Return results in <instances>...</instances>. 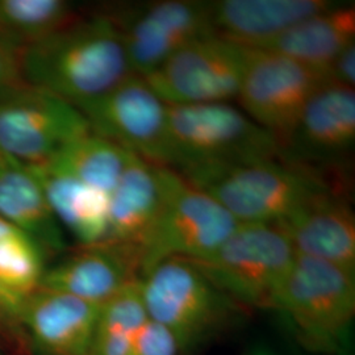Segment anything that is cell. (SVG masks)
<instances>
[{
    "mask_svg": "<svg viewBox=\"0 0 355 355\" xmlns=\"http://www.w3.org/2000/svg\"><path fill=\"white\" fill-rule=\"evenodd\" d=\"M24 83L45 89L76 108L133 76L121 32L112 16L73 20L21 49Z\"/></svg>",
    "mask_w": 355,
    "mask_h": 355,
    "instance_id": "6da1fadb",
    "label": "cell"
},
{
    "mask_svg": "<svg viewBox=\"0 0 355 355\" xmlns=\"http://www.w3.org/2000/svg\"><path fill=\"white\" fill-rule=\"evenodd\" d=\"M280 158L211 166L182 175L241 224H280L313 196L329 190L308 167Z\"/></svg>",
    "mask_w": 355,
    "mask_h": 355,
    "instance_id": "7a4b0ae2",
    "label": "cell"
},
{
    "mask_svg": "<svg viewBox=\"0 0 355 355\" xmlns=\"http://www.w3.org/2000/svg\"><path fill=\"white\" fill-rule=\"evenodd\" d=\"M167 166L180 174L211 166L279 158L270 132L230 103L167 104Z\"/></svg>",
    "mask_w": 355,
    "mask_h": 355,
    "instance_id": "3957f363",
    "label": "cell"
},
{
    "mask_svg": "<svg viewBox=\"0 0 355 355\" xmlns=\"http://www.w3.org/2000/svg\"><path fill=\"white\" fill-rule=\"evenodd\" d=\"M270 309L290 322L308 349L338 353L354 320L355 272L295 254Z\"/></svg>",
    "mask_w": 355,
    "mask_h": 355,
    "instance_id": "277c9868",
    "label": "cell"
},
{
    "mask_svg": "<svg viewBox=\"0 0 355 355\" xmlns=\"http://www.w3.org/2000/svg\"><path fill=\"white\" fill-rule=\"evenodd\" d=\"M161 205L139 245L140 278L171 258L203 259L239 228V223L209 193L175 170L157 166Z\"/></svg>",
    "mask_w": 355,
    "mask_h": 355,
    "instance_id": "5b68a950",
    "label": "cell"
},
{
    "mask_svg": "<svg viewBox=\"0 0 355 355\" xmlns=\"http://www.w3.org/2000/svg\"><path fill=\"white\" fill-rule=\"evenodd\" d=\"M278 224H240L214 253L189 261L234 304L270 309L295 258Z\"/></svg>",
    "mask_w": 355,
    "mask_h": 355,
    "instance_id": "8992f818",
    "label": "cell"
},
{
    "mask_svg": "<svg viewBox=\"0 0 355 355\" xmlns=\"http://www.w3.org/2000/svg\"><path fill=\"white\" fill-rule=\"evenodd\" d=\"M139 284L148 318L171 331L182 349L214 333L236 305L180 258L155 265Z\"/></svg>",
    "mask_w": 355,
    "mask_h": 355,
    "instance_id": "52a82bcc",
    "label": "cell"
},
{
    "mask_svg": "<svg viewBox=\"0 0 355 355\" xmlns=\"http://www.w3.org/2000/svg\"><path fill=\"white\" fill-rule=\"evenodd\" d=\"M91 132L74 104L21 85L0 96V155L16 165H46L69 142Z\"/></svg>",
    "mask_w": 355,
    "mask_h": 355,
    "instance_id": "ba28073f",
    "label": "cell"
},
{
    "mask_svg": "<svg viewBox=\"0 0 355 355\" xmlns=\"http://www.w3.org/2000/svg\"><path fill=\"white\" fill-rule=\"evenodd\" d=\"M250 48L214 33L174 53L145 80L170 105L237 99Z\"/></svg>",
    "mask_w": 355,
    "mask_h": 355,
    "instance_id": "9c48e42d",
    "label": "cell"
},
{
    "mask_svg": "<svg viewBox=\"0 0 355 355\" xmlns=\"http://www.w3.org/2000/svg\"><path fill=\"white\" fill-rule=\"evenodd\" d=\"M327 73L272 51L250 48L239 92L241 110L279 141L283 150Z\"/></svg>",
    "mask_w": 355,
    "mask_h": 355,
    "instance_id": "30bf717a",
    "label": "cell"
},
{
    "mask_svg": "<svg viewBox=\"0 0 355 355\" xmlns=\"http://www.w3.org/2000/svg\"><path fill=\"white\" fill-rule=\"evenodd\" d=\"M78 110L92 133L153 165L167 166V104L145 78L133 74Z\"/></svg>",
    "mask_w": 355,
    "mask_h": 355,
    "instance_id": "8fae6325",
    "label": "cell"
},
{
    "mask_svg": "<svg viewBox=\"0 0 355 355\" xmlns=\"http://www.w3.org/2000/svg\"><path fill=\"white\" fill-rule=\"evenodd\" d=\"M212 3L162 0L114 17L133 74L145 78L179 49L214 35Z\"/></svg>",
    "mask_w": 355,
    "mask_h": 355,
    "instance_id": "7c38bea8",
    "label": "cell"
},
{
    "mask_svg": "<svg viewBox=\"0 0 355 355\" xmlns=\"http://www.w3.org/2000/svg\"><path fill=\"white\" fill-rule=\"evenodd\" d=\"M140 279L137 246L103 241L45 268L40 288L64 292L102 305L128 284Z\"/></svg>",
    "mask_w": 355,
    "mask_h": 355,
    "instance_id": "4fadbf2b",
    "label": "cell"
},
{
    "mask_svg": "<svg viewBox=\"0 0 355 355\" xmlns=\"http://www.w3.org/2000/svg\"><path fill=\"white\" fill-rule=\"evenodd\" d=\"M101 308L64 292L38 288L24 299L21 325L41 355H87Z\"/></svg>",
    "mask_w": 355,
    "mask_h": 355,
    "instance_id": "5bb4252c",
    "label": "cell"
},
{
    "mask_svg": "<svg viewBox=\"0 0 355 355\" xmlns=\"http://www.w3.org/2000/svg\"><path fill=\"white\" fill-rule=\"evenodd\" d=\"M295 253L355 272V216L338 193L322 191L278 224Z\"/></svg>",
    "mask_w": 355,
    "mask_h": 355,
    "instance_id": "9a60e30c",
    "label": "cell"
},
{
    "mask_svg": "<svg viewBox=\"0 0 355 355\" xmlns=\"http://www.w3.org/2000/svg\"><path fill=\"white\" fill-rule=\"evenodd\" d=\"M354 142V89L328 80L306 104L286 149L297 158L328 161Z\"/></svg>",
    "mask_w": 355,
    "mask_h": 355,
    "instance_id": "2e32d148",
    "label": "cell"
},
{
    "mask_svg": "<svg viewBox=\"0 0 355 355\" xmlns=\"http://www.w3.org/2000/svg\"><path fill=\"white\" fill-rule=\"evenodd\" d=\"M334 4L331 0H220L212 3V24L221 37L258 49Z\"/></svg>",
    "mask_w": 355,
    "mask_h": 355,
    "instance_id": "e0dca14e",
    "label": "cell"
},
{
    "mask_svg": "<svg viewBox=\"0 0 355 355\" xmlns=\"http://www.w3.org/2000/svg\"><path fill=\"white\" fill-rule=\"evenodd\" d=\"M159 205L157 165L129 153L124 171L108 195V232L104 241L139 248L155 221Z\"/></svg>",
    "mask_w": 355,
    "mask_h": 355,
    "instance_id": "ac0fdd59",
    "label": "cell"
},
{
    "mask_svg": "<svg viewBox=\"0 0 355 355\" xmlns=\"http://www.w3.org/2000/svg\"><path fill=\"white\" fill-rule=\"evenodd\" d=\"M355 42V7L336 3L258 48L278 53L328 74L336 57ZM329 76V74H328Z\"/></svg>",
    "mask_w": 355,
    "mask_h": 355,
    "instance_id": "d6986e66",
    "label": "cell"
},
{
    "mask_svg": "<svg viewBox=\"0 0 355 355\" xmlns=\"http://www.w3.org/2000/svg\"><path fill=\"white\" fill-rule=\"evenodd\" d=\"M0 217L21 229L45 254L64 249L61 224L51 211L37 178L23 166L0 165Z\"/></svg>",
    "mask_w": 355,
    "mask_h": 355,
    "instance_id": "ffe728a7",
    "label": "cell"
},
{
    "mask_svg": "<svg viewBox=\"0 0 355 355\" xmlns=\"http://www.w3.org/2000/svg\"><path fill=\"white\" fill-rule=\"evenodd\" d=\"M37 178L51 211L83 246L105 240L108 232V195L51 170L26 167Z\"/></svg>",
    "mask_w": 355,
    "mask_h": 355,
    "instance_id": "44dd1931",
    "label": "cell"
},
{
    "mask_svg": "<svg viewBox=\"0 0 355 355\" xmlns=\"http://www.w3.org/2000/svg\"><path fill=\"white\" fill-rule=\"evenodd\" d=\"M129 153L89 132L69 142L44 166L110 195L124 171Z\"/></svg>",
    "mask_w": 355,
    "mask_h": 355,
    "instance_id": "7402d4cb",
    "label": "cell"
},
{
    "mask_svg": "<svg viewBox=\"0 0 355 355\" xmlns=\"http://www.w3.org/2000/svg\"><path fill=\"white\" fill-rule=\"evenodd\" d=\"M148 320L136 280L102 304L87 355H128Z\"/></svg>",
    "mask_w": 355,
    "mask_h": 355,
    "instance_id": "603a6c76",
    "label": "cell"
},
{
    "mask_svg": "<svg viewBox=\"0 0 355 355\" xmlns=\"http://www.w3.org/2000/svg\"><path fill=\"white\" fill-rule=\"evenodd\" d=\"M64 0H0V37L24 48L76 20Z\"/></svg>",
    "mask_w": 355,
    "mask_h": 355,
    "instance_id": "cb8c5ba5",
    "label": "cell"
},
{
    "mask_svg": "<svg viewBox=\"0 0 355 355\" xmlns=\"http://www.w3.org/2000/svg\"><path fill=\"white\" fill-rule=\"evenodd\" d=\"M46 254L21 229L0 217V284L20 297L40 288Z\"/></svg>",
    "mask_w": 355,
    "mask_h": 355,
    "instance_id": "d4e9b609",
    "label": "cell"
},
{
    "mask_svg": "<svg viewBox=\"0 0 355 355\" xmlns=\"http://www.w3.org/2000/svg\"><path fill=\"white\" fill-rule=\"evenodd\" d=\"M180 350L182 347L171 331L148 320L132 343L128 355H178Z\"/></svg>",
    "mask_w": 355,
    "mask_h": 355,
    "instance_id": "484cf974",
    "label": "cell"
},
{
    "mask_svg": "<svg viewBox=\"0 0 355 355\" xmlns=\"http://www.w3.org/2000/svg\"><path fill=\"white\" fill-rule=\"evenodd\" d=\"M20 55L21 48L0 37V96L24 85Z\"/></svg>",
    "mask_w": 355,
    "mask_h": 355,
    "instance_id": "4316f807",
    "label": "cell"
},
{
    "mask_svg": "<svg viewBox=\"0 0 355 355\" xmlns=\"http://www.w3.org/2000/svg\"><path fill=\"white\" fill-rule=\"evenodd\" d=\"M24 299L0 284V331L12 337L24 333L21 325Z\"/></svg>",
    "mask_w": 355,
    "mask_h": 355,
    "instance_id": "83f0119b",
    "label": "cell"
},
{
    "mask_svg": "<svg viewBox=\"0 0 355 355\" xmlns=\"http://www.w3.org/2000/svg\"><path fill=\"white\" fill-rule=\"evenodd\" d=\"M329 80L354 89L355 85V42L343 49L328 69Z\"/></svg>",
    "mask_w": 355,
    "mask_h": 355,
    "instance_id": "f1b7e54d",
    "label": "cell"
},
{
    "mask_svg": "<svg viewBox=\"0 0 355 355\" xmlns=\"http://www.w3.org/2000/svg\"><path fill=\"white\" fill-rule=\"evenodd\" d=\"M250 355H274L272 353H270V352H267V350H263V349H258V350H255Z\"/></svg>",
    "mask_w": 355,
    "mask_h": 355,
    "instance_id": "f546056e",
    "label": "cell"
},
{
    "mask_svg": "<svg viewBox=\"0 0 355 355\" xmlns=\"http://www.w3.org/2000/svg\"><path fill=\"white\" fill-rule=\"evenodd\" d=\"M4 161H7V159H4V158H3V157H1V155H0V165H1V164H3V162H4Z\"/></svg>",
    "mask_w": 355,
    "mask_h": 355,
    "instance_id": "4dcf8cb0",
    "label": "cell"
}]
</instances>
